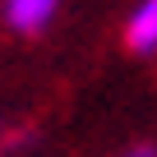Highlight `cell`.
Segmentation results:
<instances>
[{"instance_id":"obj_2","label":"cell","mask_w":157,"mask_h":157,"mask_svg":"<svg viewBox=\"0 0 157 157\" xmlns=\"http://www.w3.org/2000/svg\"><path fill=\"white\" fill-rule=\"evenodd\" d=\"M56 10H60V0H5V23L14 28V33H42L51 19H56Z\"/></svg>"},{"instance_id":"obj_3","label":"cell","mask_w":157,"mask_h":157,"mask_svg":"<svg viewBox=\"0 0 157 157\" xmlns=\"http://www.w3.org/2000/svg\"><path fill=\"white\" fill-rule=\"evenodd\" d=\"M120 157H157V143H129Z\"/></svg>"},{"instance_id":"obj_1","label":"cell","mask_w":157,"mask_h":157,"mask_svg":"<svg viewBox=\"0 0 157 157\" xmlns=\"http://www.w3.org/2000/svg\"><path fill=\"white\" fill-rule=\"evenodd\" d=\"M125 46L134 56H152L157 51V0H139L134 14L125 19Z\"/></svg>"}]
</instances>
